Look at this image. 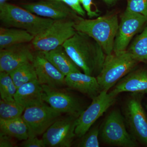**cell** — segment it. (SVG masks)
I'll use <instances>...</instances> for the list:
<instances>
[{"label":"cell","instance_id":"6da1fadb","mask_svg":"<svg viewBox=\"0 0 147 147\" xmlns=\"http://www.w3.org/2000/svg\"><path fill=\"white\" fill-rule=\"evenodd\" d=\"M62 46L69 57L84 73L96 76L100 73L106 55L94 40L76 31Z\"/></svg>","mask_w":147,"mask_h":147},{"label":"cell","instance_id":"7a4b0ae2","mask_svg":"<svg viewBox=\"0 0 147 147\" xmlns=\"http://www.w3.org/2000/svg\"><path fill=\"white\" fill-rule=\"evenodd\" d=\"M74 21V27L76 31L94 40L106 55L113 53L119 26L117 14H109L94 19H84L78 16Z\"/></svg>","mask_w":147,"mask_h":147},{"label":"cell","instance_id":"3957f363","mask_svg":"<svg viewBox=\"0 0 147 147\" xmlns=\"http://www.w3.org/2000/svg\"><path fill=\"white\" fill-rule=\"evenodd\" d=\"M0 20L6 28L22 29L34 37L42 32L55 21L37 16L21 7L6 2L0 4Z\"/></svg>","mask_w":147,"mask_h":147},{"label":"cell","instance_id":"277c9868","mask_svg":"<svg viewBox=\"0 0 147 147\" xmlns=\"http://www.w3.org/2000/svg\"><path fill=\"white\" fill-rule=\"evenodd\" d=\"M138 63L127 50L106 55L101 71L96 76L100 91H108Z\"/></svg>","mask_w":147,"mask_h":147},{"label":"cell","instance_id":"5b68a950","mask_svg":"<svg viewBox=\"0 0 147 147\" xmlns=\"http://www.w3.org/2000/svg\"><path fill=\"white\" fill-rule=\"evenodd\" d=\"M74 24L72 19L55 20L44 31L34 37L32 41L34 49L37 52H49L62 45L76 33Z\"/></svg>","mask_w":147,"mask_h":147},{"label":"cell","instance_id":"8992f818","mask_svg":"<svg viewBox=\"0 0 147 147\" xmlns=\"http://www.w3.org/2000/svg\"><path fill=\"white\" fill-rule=\"evenodd\" d=\"M100 134L102 142L106 144L122 147H136L138 142L127 131L124 117L120 111L115 110L106 117Z\"/></svg>","mask_w":147,"mask_h":147},{"label":"cell","instance_id":"52a82bcc","mask_svg":"<svg viewBox=\"0 0 147 147\" xmlns=\"http://www.w3.org/2000/svg\"><path fill=\"white\" fill-rule=\"evenodd\" d=\"M144 94H131L125 103L124 113L129 132L137 142L147 147V116L142 104Z\"/></svg>","mask_w":147,"mask_h":147},{"label":"cell","instance_id":"ba28073f","mask_svg":"<svg viewBox=\"0 0 147 147\" xmlns=\"http://www.w3.org/2000/svg\"><path fill=\"white\" fill-rule=\"evenodd\" d=\"M117 96L110 92L103 90L92 99L90 105L77 118L75 130L76 136L81 137L86 134L94 123L115 102Z\"/></svg>","mask_w":147,"mask_h":147},{"label":"cell","instance_id":"9c48e42d","mask_svg":"<svg viewBox=\"0 0 147 147\" xmlns=\"http://www.w3.org/2000/svg\"><path fill=\"white\" fill-rule=\"evenodd\" d=\"M60 112L45 103L26 108L22 119L28 128L29 137H37L59 118Z\"/></svg>","mask_w":147,"mask_h":147},{"label":"cell","instance_id":"30bf717a","mask_svg":"<svg viewBox=\"0 0 147 147\" xmlns=\"http://www.w3.org/2000/svg\"><path fill=\"white\" fill-rule=\"evenodd\" d=\"M77 118L68 115L59 118L43 134L45 147H69L74 137Z\"/></svg>","mask_w":147,"mask_h":147},{"label":"cell","instance_id":"8fae6325","mask_svg":"<svg viewBox=\"0 0 147 147\" xmlns=\"http://www.w3.org/2000/svg\"><path fill=\"white\" fill-rule=\"evenodd\" d=\"M147 23V17L139 13L125 10L121 17L113 52L126 50L133 37Z\"/></svg>","mask_w":147,"mask_h":147},{"label":"cell","instance_id":"7c38bea8","mask_svg":"<svg viewBox=\"0 0 147 147\" xmlns=\"http://www.w3.org/2000/svg\"><path fill=\"white\" fill-rule=\"evenodd\" d=\"M42 86L43 101L53 109L76 118L84 111L79 100L72 95L57 88L45 85Z\"/></svg>","mask_w":147,"mask_h":147},{"label":"cell","instance_id":"4fadbf2b","mask_svg":"<svg viewBox=\"0 0 147 147\" xmlns=\"http://www.w3.org/2000/svg\"><path fill=\"white\" fill-rule=\"evenodd\" d=\"M20 6L37 16L54 20L67 18L74 20L78 16L74 11L60 0H41L21 4Z\"/></svg>","mask_w":147,"mask_h":147},{"label":"cell","instance_id":"5bb4252c","mask_svg":"<svg viewBox=\"0 0 147 147\" xmlns=\"http://www.w3.org/2000/svg\"><path fill=\"white\" fill-rule=\"evenodd\" d=\"M32 63L38 81L41 85L59 88L66 85L65 76L46 59L42 52L34 54Z\"/></svg>","mask_w":147,"mask_h":147},{"label":"cell","instance_id":"9a60e30c","mask_svg":"<svg viewBox=\"0 0 147 147\" xmlns=\"http://www.w3.org/2000/svg\"><path fill=\"white\" fill-rule=\"evenodd\" d=\"M34 57L31 48L24 43L1 50L0 71L9 73L24 63L32 62Z\"/></svg>","mask_w":147,"mask_h":147},{"label":"cell","instance_id":"2e32d148","mask_svg":"<svg viewBox=\"0 0 147 147\" xmlns=\"http://www.w3.org/2000/svg\"><path fill=\"white\" fill-rule=\"evenodd\" d=\"M118 96L123 92L147 93V69H134L121 79L110 91Z\"/></svg>","mask_w":147,"mask_h":147},{"label":"cell","instance_id":"e0dca14e","mask_svg":"<svg viewBox=\"0 0 147 147\" xmlns=\"http://www.w3.org/2000/svg\"><path fill=\"white\" fill-rule=\"evenodd\" d=\"M65 82L69 88L86 95L92 99L101 92L96 77L81 71L69 74L65 76Z\"/></svg>","mask_w":147,"mask_h":147},{"label":"cell","instance_id":"ac0fdd59","mask_svg":"<svg viewBox=\"0 0 147 147\" xmlns=\"http://www.w3.org/2000/svg\"><path fill=\"white\" fill-rule=\"evenodd\" d=\"M43 89L38 80L22 85L17 88L14 100L25 108L44 103L42 98Z\"/></svg>","mask_w":147,"mask_h":147},{"label":"cell","instance_id":"d6986e66","mask_svg":"<svg viewBox=\"0 0 147 147\" xmlns=\"http://www.w3.org/2000/svg\"><path fill=\"white\" fill-rule=\"evenodd\" d=\"M42 53L46 59L65 76L72 72L81 71L62 45L49 52Z\"/></svg>","mask_w":147,"mask_h":147},{"label":"cell","instance_id":"ffe728a7","mask_svg":"<svg viewBox=\"0 0 147 147\" xmlns=\"http://www.w3.org/2000/svg\"><path fill=\"white\" fill-rule=\"evenodd\" d=\"M34 36L22 29L3 28H0V50L13 45L32 41Z\"/></svg>","mask_w":147,"mask_h":147},{"label":"cell","instance_id":"44dd1931","mask_svg":"<svg viewBox=\"0 0 147 147\" xmlns=\"http://www.w3.org/2000/svg\"><path fill=\"white\" fill-rule=\"evenodd\" d=\"M1 132L19 140L29 137L28 128L22 117L5 120L0 119Z\"/></svg>","mask_w":147,"mask_h":147},{"label":"cell","instance_id":"7402d4cb","mask_svg":"<svg viewBox=\"0 0 147 147\" xmlns=\"http://www.w3.org/2000/svg\"><path fill=\"white\" fill-rule=\"evenodd\" d=\"M9 74L17 88L28 82L37 80L36 72L32 62H29L22 65Z\"/></svg>","mask_w":147,"mask_h":147},{"label":"cell","instance_id":"603a6c76","mask_svg":"<svg viewBox=\"0 0 147 147\" xmlns=\"http://www.w3.org/2000/svg\"><path fill=\"white\" fill-rule=\"evenodd\" d=\"M127 50L138 62L147 64V26L134 39Z\"/></svg>","mask_w":147,"mask_h":147},{"label":"cell","instance_id":"cb8c5ba5","mask_svg":"<svg viewBox=\"0 0 147 147\" xmlns=\"http://www.w3.org/2000/svg\"><path fill=\"white\" fill-rule=\"evenodd\" d=\"M26 108L14 101L0 100V119L5 120L21 117Z\"/></svg>","mask_w":147,"mask_h":147},{"label":"cell","instance_id":"d4e9b609","mask_svg":"<svg viewBox=\"0 0 147 147\" xmlns=\"http://www.w3.org/2000/svg\"><path fill=\"white\" fill-rule=\"evenodd\" d=\"M10 74L2 71L0 73V94L1 99L6 101H14V96L17 91Z\"/></svg>","mask_w":147,"mask_h":147},{"label":"cell","instance_id":"484cf974","mask_svg":"<svg viewBox=\"0 0 147 147\" xmlns=\"http://www.w3.org/2000/svg\"><path fill=\"white\" fill-rule=\"evenodd\" d=\"M100 134V129L98 127L95 126L90 128L86 134H84L82 139L77 144L79 147H98L99 143L98 136Z\"/></svg>","mask_w":147,"mask_h":147},{"label":"cell","instance_id":"4316f807","mask_svg":"<svg viewBox=\"0 0 147 147\" xmlns=\"http://www.w3.org/2000/svg\"><path fill=\"white\" fill-rule=\"evenodd\" d=\"M126 10L147 17V0H127Z\"/></svg>","mask_w":147,"mask_h":147},{"label":"cell","instance_id":"83f0119b","mask_svg":"<svg viewBox=\"0 0 147 147\" xmlns=\"http://www.w3.org/2000/svg\"><path fill=\"white\" fill-rule=\"evenodd\" d=\"M62 1L66 4L77 14L82 16H84L86 15L85 10L82 8L80 5L79 0H60Z\"/></svg>","mask_w":147,"mask_h":147},{"label":"cell","instance_id":"f1b7e54d","mask_svg":"<svg viewBox=\"0 0 147 147\" xmlns=\"http://www.w3.org/2000/svg\"><path fill=\"white\" fill-rule=\"evenodd\" d=\"M21 146L24 147H45L43 139H39L37 137H28L24 140Z\"/></svg>","mask_w":147,"mask_h":147},{"label":"cell","instance_id":"f546056e","mask_svg":"<svg viewBox=\"0 0 147 147\" xmlns=\"http://www.w3.org/2000/svg\"><path fill=\"white\" fill-rule=\"evenodd\" d=\"M13 137L4 134L3 132L0 133V147H13L15 146V144Z\"/></svg>","mask_w":147,"mask_h":147},{"label":"cell","instance_id":"4dcf8cb0","mask_svg":"<svg viewBox=\"0 0 147 147\" xmlns=\"http://www.w3.org/2000/svg\"><path fill=\"white\" fill-rule=\"evenodd\" d=\"M80 2L83 5L84 10L87 12V15L90 18L98 16L99 14L96 11L92 10L91 5L92 0H81Z\"/></svg>","mask_w":147,"mask_h":147},{"label":"cell","instance_id":"1f68e13d","mask_svg":"<svg viewBox=\"0 0 147 147\" xmlns=\"http://www.w3.org/2000/svg\"><path fill=\"white\" fill-rule=\"evenodd\" d=\"M102 1L108 5H111L115 3L117 0H102Z\"/></svg>","mask_w":147,"mask_h":147},{"label":"cell","instance_id":"d6a6232c","mask_svg":"<svg viewBox=\"0 0 147 147\" xmlns=\"http://www.w3.org/2000/svg\"><path fill=\"white\" fill-rule=\"evenodd\" d=\"M9 1V0H6V1Z\"/></svg>","mask_w":147,"mask_h":147},{"label":"cell","instance_id":"836d02e7","mask_svg":"<svg viewBox=\"0 0 147 147\" xmlns=\"http://www.w3.org/2000/svg\"><path fill=\"white\" fill-rule=\"evenodd\" d=\"M146 108H147V105H146Z\"/></svg>","mask_w":147,"mask_h":147}]
</instances>
